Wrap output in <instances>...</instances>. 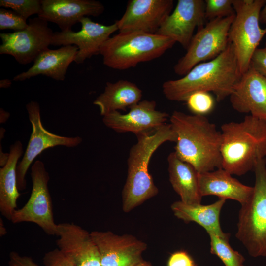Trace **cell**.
<instances>
[{"mask_svg":"<svg viewBox=\"0 0 266 266\" xmlns=\"http://www.w3.org/2000/svg\"><path fill=\"white\" fill-rule=\"evenodd\" d=\"M249 67L266 78V51L264 48H258L254 52Z\"/></svg>","mask_w":266,"mask_h":266,"instance_id":"1f68e13d","label":"cell"},{"mask_svg":"<svg viewBox=\"0 0 266 266\" xmlns=\"http://www.w3.org/2000/svg\"><path fill=\"white\" fill-rule=\"evenodd\" d=\"M241 77L234 48L230 42L215 59L198 64L181 78L165 81L163 92L174 101H186L196 92H212L219 102L230 96Z\"/></svg>","mask_w":266,"mask_h":266,"instance_id":"6da1fadb","label":"cell"},{"mask_svg":"<svg viewBox=\"0 0 266 266\" xmlns=\"http://www.w3.org/2000/svg\"><path fill=\"white\" fill-rule=\"evenodd\" d=\"M54 33L46 21L38 16L31 18L25 30L0 33V54L13 56L20 64H28L48 48Z\"/></svg>","mask_w":266,"mask_h":266,"instance_id":"30bf717a","label":"cell"},{"mask_svg":"<svg viewBox=\"0 0 266 266\" xmlns=\"http://www.w3.org/2000/svg\"><path fill=\"white\" fill-rule=\"evenodd\" d=\"M136 136L137 141L129 152L127 177L122 192L125 212L131 211L157 194L158 188L148 170L150 158L164 142L176 141L171 125L166 123L154 131Z\"/></svg>","mask_w":266,"mask_h":266,"instance_id":"277c9868","label":"cell"},{"mask_svg":"<svg viewBox=\"0 0 266 266\" xmlns=\"http://www.w3.org/2000/svg\"><path fill=\"white\" fill-rule=\"evenodd\" d=\"M204 1L205 19L209 21L235 14L233 0H205Z\"/></svg>","mask_w":266,"mask_h":266,"instance_id":"f1b7e54d","label":"cell"},{"mask_svg":"<svg viewBox=\"0 0 266 266\" xmlns=\"http://www.w3.org/2000/svg\"><path fill=\"white\" fill-rule=\"evenodd\" d=\"M23 152L22 143L19 140L15 141L10 146L6 164L0 168V211L9 221L17 209V200L20 195L17 187L16 169Z\"/></svg>","mask_w":266,"mask_h":266,"instance_id":"cb8c5ba5","label":"cell"},{"mask_svg":"<svg viewBox=\"0 0 266 266\" xmlns=\"http://www.w3.org/2000/svg\"><path fill=\"white\" fill-rule=\"evenodd\" d=\"M0 6L13 10L26 20L41 10V0H0Z\"/></svg>","mask_w":266,"mask_h":266,"instance_id":"83f0119b","label":"cell"},{"mask_svg":"<svg viewBox=\"0 0 266 266\" xmlns=\"http://www.w3.org/2000/svg\"><path fill=\"white\" fill-rule=\"evenodd\" d=\"M32 190L30 197L21 208L16 209L11 221L14 224L32 222L37 225L48 235H57L53 205L48 183L50 177L43 162L35 161L31 167Z\"/></svg>","mask_w":266,"mask_h":266,"instance_id":"9c48e42d","label":"cell"},{"mask_svg":"<svg viewBox=\"0 0 266 266\" xmlns=\"http://www.w3.org/2000/svg\"><path fill=\"white\" fill-rule=\"evenodd\" d=\"M43 260L45 266H77L58 248L46 253Z\"/></svg>","mask_w":266,"mask_h":266,"instance_id":"4dcf8cb0","label":"cell"},{"mask_svg":"<svg viewBox=\"0 0 266 266\" xmlns=\"http://www.w3.org/2000/svg\"><path fill=\"white\" fill-rule=\"evenodd\" d=\"M173 5L172 0H131L122 17L115 23L119 33L154 34L172 12Z\"/></svg>","mask_w":266,"mask_h":266,"instance_id":"4fadbf2b","label":"cell"},{"mask_svg":"<svg viewBox=\"0 0 266 266\" xmlns=\"http://www.w3.org/2000/svg\"><path fill=\"white\" fill-rule=\"evenodd\" d=\"M7 233L6 229L3 225L2 220H0V236L4 235Z\"/></svg>","mask_w":266,"mask_h":266,"instance_id":"74e56055","label":"cell"},{"mask_svg":"<svg viewBox=\"0 0 266 266\" xmlns=\"http://www.w3.org/2000/svg\"><path fill=\"white\" fill-rule=\"evenodd\" d=\"M226 200L219 199L208 205L187 204L180 200L173 202L171 208L176 217L185 222H196L203 227L208 234L229 238V234L224 233L220 223V212Z\"/></svg>","mask_w":266,"mask_h":266,"instance_id":"7402d4cb","label":"cell"},{"mask_svg":"<svg viewBox=\"0 0 266 266\" xmlns=\"http://www.w3.org/2000/svg\"><path fill=\"white\" fill-rule=\"evenodd\" d=\"M175 43L170 38L156 33H119L105 42L100 54L106 66L125 70L161 57Z\"/></svg>","mask_w":266,"mask_h":266,"instance_id":"5b68a950","label":"cell"},{"mask_svg":"<svg viewBox=\"0 0 266 266\" xmlns=\"http://www.w3.org/2000/svg\"><path fill=\"white\" fill-rule=\"evenodd\" d=\"M156 107L154 100H143L130 107L127 113L114 111L103 116L102 122L118 133L131 132L137 135L166 124L169 114L156 110Z\"/></svg>","mask_w":266,"mask_h":266,"instance_id":"2e32d148","label":"cell"},{"mask_svg":"<svg viewBox=\"0 0 266 266\" xmlns=\"http://www.w3.org/2000/svg\"><path fill=\"white\" fill-rule=\"evenodd\" d=\"M255 184L249 200L241 204L236 237L253 257H266V159L253 169Z\"/></svg>","mask_w":266,"mask_h":266,"instance_id":"8992f818","label":"cell"},{"mask_svg":"<svg viewBox=\"0 0 266 266\" xmlns=\"http://www.w3.org/2000/svg\"><path fill=\"white\" fill-rule=\"evenodd\" d=\"M58 249L77 266H101L98 248L91 233L74 223L57 224Z\"/></svg>","mask_w":266,"mask_h":266,"instance_id":"e0dca14e","label":"cell"},{"mask_svg":"<svg viewBox=\"0 0 266 266\" xmlns=\"http://www.w3.org/2000/svg\"><path fill=\"white\" fill-rule=\"evenodd\" d=\"M78 52V48L73 45L63 46L57 49L47 48L36 57L28 70L14 77L13 80L23 81L43 75L57 81H64L67 69L74 62Z\"/></svg>","mask_w":266,"mask_h":266,"instance_id":"ffe728a7","label":"cell"},{"mask_svg":"<svg viewBox=\"0 0 266 266\" xmlns=\"http://www.w3.org/2000/svg\"><path fill=\"white\" fill-rule=\"evenodd\" d=\"M8 264L9 266H40L31 257L21 256L15 251L10 253Z\"/></svg>","mask_w":266,"mask_h":266,"instance_id":"836d02e7","label":"cell"},{"mask_svg":"<svg viewBox=\"0 0 266 266\" xmlns=\"http://www.w3.org/2000/svg\"><path fill=\"white\" fill-rule=\"evenodd\" d=\"M222 168L242 176L266 157V122L248 115L221 127Z\"/></svg>","mask_w":266,"mask_h":266,"instance_id":"3957f363","label":"cell"},{"mask_svg":"<svg viewBox=\"0 0 266 266\" xmlns=\"http://www.w3.org/2000/svg\"><path fill=\"white\" fill-rule=\"evenodd\" d=\"M259 22L266 26V2L262 7L259 14Z\"/></svg>","mask_w":266,"mask_h":266,"instance_id":"e575fe53","label":"cell"},{"mask_svg":"<svg viewBox=\"0 0 266 266\" xmlns=\"http://www.w3.org/2000/svg\"><path fill=\"white\" fill-rule=\"evenodd\" d=\"M169 181L181 198L187 204L201 203L199 173L190 164L181 160L175 152L167 157Z\"/></svg>","mask_w":266,"mask_h":266,"instance_id":"603a6c76","label":"cell"},{"mask_svg":"<svg viewBox=\"0 0 266 266\" xmlns=\"http://www.w3.org/2000/svg\"><path fill=\"white\" fill-rule=\"evenodd\" d=\"M167 266H196L191 256L185 251H178L169 258Z\"/></svg>","mask_w":266,"mask_h":266,"instance_id":"d6a6232c","label":"cell"},{"mask_svg":"<svg viewBox=\"0 0 266 266\" xmlns=\"http://www.w3.org/2000/svg\"><path fill=\"white\" fill-rule=\"evenodd\" d=\"M28 117L32 127V132L23 158L16 169L17 187L19 190L26 188V175L35 158L44 150L57 146L75 147L82 142L79 136H63L47 131L43 126L39 103L31 101L26 105Z\"/></svg>","mask_w":266,"mask_h":266,"instance_id":"8fae6325","label":"cell"},{"mask_svg":"<svg viewBox=\"0 0 266 266\" xmlns=\"http://www.w3.org/2000/svg\"><path fill=\"white\" fill-rule=\"evenodd\" d=\"M266 0H233L235 16L229 31L241 75L250 67L251 57L266 34L260 26L259 14Z\"/></svg>","mask_w":266,"mask_h":266,"instance_id":"52a82bcc","label":"cell"},{"mask_svg":"<svg viewBox=\"0 0 266 266\" xmlns=\"http://www.w3.org/2000/svg\"><path fill=\"white\" fill-rule=\"evenodd\" d=\"M205 20L204 0H178L156 33L170 38L186 50L195 29L203 27Z\"/></svg>","mask_w":266,"mask_h":266,"instance_id":"9a60e30c","label":"cell"},{"mask_svg":"<svg viewBox=\"0 0 266 266\" xmlns=\"http://www.w3.org/2000/svg\"><path fill=\"white\" fill-rule=\"evenodd\" d=\"M141 90L133 83L126 80H120L115 83L107 82L103 92L94 100L100 114L104 116L119 110H126L138 103L142 98Z\"/></svg>","mask_w":266,"mask_h":266,"instance_id":"d4e9b609","label":"cell"},{"mask_svg":"<svg viewBox=\"0 0 266 266\" xmlns=\"http://www.w3.org/2000/svg\"><path fill=\"white\" fill-rule=\"evenodd\" d=\"M0 123H3L9 117V113L8 112L5 111L2 108H0Z\"/></svg>","mask_w":266,"mask_h":266,"instance_id":"8d00e7d4","label":"cell"},{"mask_svg":"<svg viewBox=\"0 0 266 266\" xmlns=\"http://www.w3.org/2000/svg\"><path fill=\"white\" fill-rule=\"evenodd\" d=\"M229 97L234 110L266 122V78L252 68L241 75Z\"/></svg>","mask_w":266,"mask_h":266,"instance_id":"ac0fdd59","label":"cell"},{"mask_svg":"<svg viewBox=\"0 0 266 266\" xmlns=\"http://www.w3.org/2000/svg\"><path fill=\"white\" fill-rule=\"evenodd\" d=\"M27 20L11 9H0V30L11 29L20 31L27 28Z\"/></svg>","mask_w":266,"mask_h":266,"instance_id":"f546056e","label":"cell"},{"mask_svg":"<svg viewBox=\"0 0 266 266\" xmlns=\"http://www.w3.org/2000/svg\"><path fill=\"white\" fill-rule=\"evenodd\" d=\"M91 235L98 248L101 266H134L143 260L147 245L133 235L98 231Z\"/></svg>","mask_w":266,"mask_h":266,"instance_id":"5bb4252c","label":"cell"},{"mask_svg":"<svg viewBox=\"0 0 266 266\" xmlns=\"http://www.w3.org/2000/svg\"><path fill=\"white\" fill-rule=\"evenodd\" d=\"M234 15L209 21L198 29L185 54L174 66L175 74L184 76L198 64L213 60L222 53L229 43V31Z\"/></svg>","mask_w":266,"mask_h":266,"instance_id":"ba28073f","label":"cell"},{"mask_svg":"<svg viewBox=\"0 0 266 266\" xmlns=\"http://www.w3.org/2000/svg\"><path fill=\"white\" fill-rule=\"evenodd\" d=\"M134 266H152V265L150 262L143 260Z\"/></svg>","mask_w":266,"mask_h":266,"instance_id":"f35d334b","label":"cell"},{"mask_svg":"<svg viewBox=\"0 0 266 266\" xmlns=\"http://www.w3.org/2000/svg\"><path fill=\"white\" fill-rule=\"evenodd\" d=\"M79 22L81 29L77 32L72 30L54 32L51 44L53 46H76L78 52L74 62L77 64H82L87 59L100 54L102 45L118 30L115 22L104 25L95 22L88 17H83Z\"/></svg>","mask_w":266,"mask_h":266,"instance_id":"7c38bea8","label":"cell"},{"mask_svg":"<svg viewBox=\"0 0 266 266\" xmlns=\"http://www.w3.org/2000/svg\"><path fill=\"white\" fill-rule=\"evenodd\" d=\"M39 18L56 24L66 32L84 17L98 16L104 11V6L94 0H41Z\"/></svg>","mask_w":266,"mask_h":266,"instance_id":"d6986e66","label":"cell"},{"mask_svg":"<svg viewBox=\"0 0 266 266\" xmlns=\"http://www.w3.org/2000/svg\"><path fill=\"white\" fill-rule=\"evenodd\" d=\"M188 109L195 115H204L210 112L214 100L209 92L198 91L190 95L186 101Z\"/></svg>","mask_w":266,"mask_h":266,"instance_id":"4316f807","label":"cell"},{"mask_svg":"<svg viewBox=\"0 0 266 266\" xmlns=\"http://www.w3.org/2000/svg\"><path fill=\"white\" fill-rule=\"evenodd\" d=\"M264 49L266 51V43H265V47H264Z\"/></svg>","mask_w":266,"mask_h":266,"instance_id":"ab89813d","label":"cell"},{"mask_svg":"<svg viewBox=\"0 0 266 266\" xmlns=\"http://www.w3.org/2000/svg\"><path fill=\"white\" fill-rule=\"evenodd\" d=\"M199 182L201 196H216L219 199H231L241 205L250 198L253 187L245 185L233 177L223 168L199 173Z\"/></svg>","mask_w":266,"mask_h":266,"instance_id":"44dd1931","label":"cell"},{"mask_svg":"<svg viewBox=\"0 0 266 266\" xmlns=\"http://www.w3.org/2000/svg\"><path fill=\"white\" fill-rule=\"evenodd\" d=\"M12 84L11 80L8 79H4L0 80V87L1 88H9Z\"/></svg>","mask_w":266,"mask_h":266,"instance_id":"d590c367","label":"cell"},{"mask_svg":"<svg viewBox=\"0 0 266 266\" xmlns=\"http://www.w3.org/2000/svg\"><path fill=\"white\" fill-rule=\"evenodd\" d=\"M170 124L176 135L175 153L198 173L222 168V135L205 116L174 111Z\"/></svg>","mask_w":266,"mask_h":266,"instance_id":"7a4b0ae2","label":"cell"},{"mask_svg":"<svg viewBox=\"0 0 266 266\" xmlns=\"http://www.w3.org/2000/svg\"><path fill=\"white\" fill-rule=\"evenodd\" d=\"M208 235L211 253L217 256L225 266H245L244 257L231 246L229 238H223L213 233H208Z\"/></svg>","mask_w":266,"mask_h":266,"instance_id":"484cf974","label":"cell"}]
</instances>
